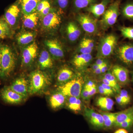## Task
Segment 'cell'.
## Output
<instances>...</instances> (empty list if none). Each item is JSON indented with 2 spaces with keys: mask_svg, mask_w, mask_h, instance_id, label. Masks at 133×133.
Masks as SVG:
<instances>
[{
  "mask_svg": "<svg viewBox=\"0 0 133 133\" xmlns=\"http://www.w3.org/2000/svg\"><path fill=\"white\" fill-rule=\"evenodd\" d=\"M50 83L49 77L40 70L32 72L29 81V94L31 95L41 92L47 88Z\"/></svg>",
  "mask_w": 133,
  "mask_h": 133,
  "instance_id": "cell-1",
  "label": "cell"
},
{
  "mask_svg": "<svg viewBox=\"0 0 133 133\" xmlns=\"http://www.w3.org/2000/svg\"><path fill=\"white\" fill-rule=\"evenodd\" d=\"M74 74L70 69L64 67L59 70L57 73V81L59 84L66 83L74 78Z\"/></svg>",
  "mask_w": 133,
  "mask_h": 133,
  "instance_id": "cell-20",
  "label": "cell"
},
{
  "mask_svg": "<svg viewBox=\"0 0 133 133\" xmlns=\"http://www.w3.org/2000/svg\"><path fill=\"white\" fill-rule=\"evenodd\" d=\"M36 36V33L35 32L24 31L18 35L17 40L19 45H28L34 41Z\"/></svg>",
  "mask_w": 133,
  "mask_h": 133,
  "instance_id": "cell-24",
  "label": "cell"
},
{
  "mask_svg": "<svg viewBox=\"0 0 133 133\" xmlns=\"http://www.w3.org/2000/svg\"><path fill=\"white\" fill-rule=\"evenodd\" d=\"M105 62H104V60L103 59H101V58H98L96 61V63H95V64H96L97 65H99L100 66V67L101 66H102L104 64Z\"/></svg>",
  "mask_w": 133,
  "mask_h": 133,
  "instance_id": "cell-49",
  "label": "cell"
},
{
  "mask_svg": "<svg viewBox=\"0 0 133 133\" xmlns=\"http://www.w3.org/2000/svg\"><path fill=\"white\" fill-rule=\"evenodd\" d=\"M100 68L101 69V73H104L108 70V66L107 64L105 63L102 66H101Z\"/></svg>",
  "mask_w": 133,
  "mask_h": 133,
  "instance_id": "cell-48",
  "label": "cell"
},
{
  "mask_svg": "<svg viewBox=\"0 0 133 133\" xmlns=\"http://www.w3.org/2000/svg\"><path fill=\"white\" fill-rule=\"evenodd\" d=\"M102 83H104V84H105L111 87H112V88L113 89V90H114L115 92H116L115 87V86L114 85L112 84V83H111V82H109L108 80L107 79L104 78V77H103V78H102Z\"/></svg>",
  "mask_w": 133,
  "mask_h": 133,
  "instance_id": "cell-46",
  "label": "cell"
},
{
  "mask_svg": "<svg viewBox=\"0 0 133 133\" xmlns=\"http://www.w3.org/2000/svg\"><path fill=\"white\" fill-rule=\"evenodd\" d=\"M99 92L102 95H105V96H109V95L108 92L105 90L104 88L101 85H99L98 88Z\"/></svg>",
  "mask_w": 133,
  "mask_h": 133,
  "instance_id": "cell-45",
  "label": "cell"
},
{
  "mask_svg": "<svg viewBox=\"0 0 133 133\" xmlns=\"http://www.w3.org/2000/svg\"><path fill=\"white\" fill-rule=\"evenodd\" d=\"M67 97L58 91L52 94L49 99L50 106L52 109H56L62 107L66 102Z\"/></svg>",
  "mask_w": 133,
  "mask_h": 133,
  "instance_id": "cell-18",
  "label": "cell"
},
{
  "mask_svg": "<svg viewBox=\"0 0 133 133\" xmlns=\"http://www.w3.org/2000/svg\"><path fill=\"white\" fill-rule=\"evenodd\" d=\"M100 67V66H99V65H97L96 64H94L92 66V69L94 71L95 70H96V69H98V68H99Z\"/></svg>",
  "mask_w": 133,
  "mask_h": 133,
  "instance_id": "cell-52",
  "label": "cell"
},
{
  "mask_svg": "<svg viewBox=\"0 0 133 133\" xmlns=\"http://www.w3.org/2000/svg\"><path fill=\"white\" fill-rule=\"evenodd\" d=\"M58 6L60 9L64 10L68 7L69 0H56Z\"/></svg>",
  "mask_w": 133,
  "mask_h": 133,
  "instance_id": "cell-38",
  "label": "cell"
},
{
  "mask_svg": "<svg viewBox=\"0 0 133 133\" xmlns=\"http://www.w3.org/2000/svg\"><path fill=\"white\" fill-rule=\"evenodd\" d=\"M94 72L96 74H102V73H101V69L100 67H99V68L96 69L94 71Z\"/></svg>",
  "mask_w": 133,
  "mask_h": 133,
  "instance_id": "cell-51",
  "label": "cell"
},
{
  "mask_svg": "<svg viewBox=\"0 0 133 133\" xmlns=\"http://www.w3.org/2000/svg\"><path fill=\"white\" fill-rule=\"evenodd\" d=\"M12 90L26 98L29 94V81L23 77L16 79L9 87Z\"/></svg>",
  "mask_w": 133,
  "mask_h": 133,
  "instance_id": "cell-14",
  "label": "cell"
},
{
  "mask_svg": "<svg viewBox=\"0 0 133 133\" xmlns=\"http://www.w3.org/2000/svg\"><path fill=\"white\" fill-rule=\"evenodd\" d=\"M1 95L5 102L12 104L21 103L26 98L12 90L9 87L3 88L1 91Z\"/></svg>",
  "mask_w": 133,
  "mask_h": 133,
  "instance_id": "cell-9",
  "label": "cell"
},
{
  "mask_svg": "<svg viewBox=\"0 0 133 133\" xmlns=\"http://www.w3.org/2000/svg\"><path fill=\"white\" fill-rule=\"evenodd\" d=\"M118 94L120 95L125 102L126 105L128 104L131 101V98L128 91L125 90H121Z\"/></svg>",
  "mask_w": 133,
  "mask_h": 133,
  "instance_id": "cell-34",
  "label": "cell"
},
{
  "mask_svg": "<svg viewBox=\"0 0 133 133\" xmlns=\"http://www.w3.org/2000/svg\"><path fill=\"white\" fill-rule=\"evenodd\" d=\"M1 47L2 45L0 44V71H1V61L2 57Z\"/></svg>",
  "mask_w": 133,
  "mask_h": 133,
  "instance_id": "cell-53",
  "label": "cell"
},
{
  "mask_svg": "<svg viewBox=\"0 0 133 133\" xmlns=\"http://www.w3.org/2000/svg\"><path fill=\"white\" fill-rule=\"evenodd\" d=\"M51 9L50 4H49L48 6H46L39 14H38V15L43 18V17L48 15L50 12H51Z\"/></svg>",
  "mask_w": 133,
  "mask_h": 133,
  "instance_id": "cell-39",
  "label": "cell"
},
{
  "mask_svg": "<svg viewBox=\"0 0 133 133\" xmlns=\"http://www.w3.org/2000/svg\"><path fill=\"white\" fill-rule=\"evenodd\" d=\"M21 12L19 5L15 3L11 5L6 10L4 18L10 27L16 24Z\"/></svg>",
  "mask_w": 133,
  "mask_h": 133,
  "instance_id": "cell-13",
  "label": "cell"
},
{
  "mask_svg": "<svg viewBox=\"0 0 133 133\" xmlns=\"http://www.w3.org/2000/svg\"><path fill=\"white\" fill-rule=\"evenodd\" d=\"M114 74L120 85H125L129 83V71L127 68L120 65H115L112 69Z\"/></svg>",
  "mask_w": 133,
  "mask_h": 133,
  "instance_id": "cell-10",
  "label": "cell"
},
{
  "mask_svg": "<svg viewBox=\"0 0 133 133\" xmlns=\"http://www.w3.org/2000/svg\"><path fill=\"white\" fill-rule=\"evenodd\" d=\"M96 87L95 83L92 81H89L88 83H87L84 87L87 90L89 91L90 90L91 88H92V87Z\"/></svg>",
  "mask_w": 133,
  "mask_h": 133,
  "instance_id": "cell-44",
  "label": "cell"
},
{
  "mask_svg": "<svg viewBox=\"0 0 133 133\" xmlns=\"http://www.w3.org/2000/svg\"><path fill=\"white\" fill-rule=\"evenodd\" d=\"M38 46L34 42L26 46L22 52V64L25 66L31 65L36 57Z\"/></svg>",
  "mask_w": 133,
  "mask_h": 133,
  "instance_id": "cell-7",
  "label": "cell"
},
{
  "mask_svg": "<svg viewBox=\"0 0 133 133\" xmlns=\"http://www.w3.org/2000/svg\"><path fill=\"white\" fill-rule=\"evenodd\" d=\"M81 42L92 49H93L94 47V42L90 38H84L81 41Z\"/></svg>",
  "mask_w": 133,
  "mask_h": 133,
  "instance_id": "cell-40",
  "label": "cell"
},
{
  "mask_svg": "<svg viewBox=\"0 0 133 133\" xmlns=\"http://www.w3.org/2000/svg\"><path fill=\"white\" fill-rule=\"evenodd\" d=\"M67 36L70 41L74 42L78 39L81 34V31L78 26L73 22H70L66 27Z\"/></svg>",
  "mask_w": 133,
  "mask_h": 133,
  "instance_id": "cell-21",
  "label": "cell"
},
{
  "mask_svg": "<svg viewBox=\"0 0 133 133\" xmlns=\"http://www.w3.org/2000/svg\"><path fill=\"white\" fill-rule=\"evenodd\" d=\"M38 64L42 70L50 69L53 66L52 57L47 51L44 50L41 52L38 59Z\"/></svg>",
  "mask_w": 133,
  "mask_h": 133,
  "instance_id": "cell-19",
  "label": "cell"
},
{
  "mask_svg": "<svg viewBox=\"0 0 133 133\" xmlns=\"http://www.w3.org/2000/svg\"><path fill=\"white\" fill-rule=\"evenodd\" d=\"M111 2V0H101L98 3H96L91 4L85 9L95 18H98L103 15Z\"/></svg>",
  "mask_w": 133,
  "mask_h": 133,
  "instance_id": "cell-16",
  "label": "cell"
},
{
  "mask_svg": "<svg viewBox=\"0 0 133 133\" xmlns=\"http://www.w3.org/2000/svg\"><path fill=\"white\" fill-rule=\"evenodd\" d=\"M38 0H20L21 11L24 15L36 12Z\"/></svg>",
  "mask_w": 133,
  "mask_h": 133,
  "instance_id": "cell-17",
  "label": "cell"
},
{
  "mask_svg": "<svg viewBox=\"0 0 133 133\" xmlns=\"http://www.w3.org/2000/svg\"><path fill=\"white\" fill-rule=\"evenodd\" d=\"M93 49L90 48L88 46L81 42L79 47V51L80 53L84 54H91Z\"/></svg>",
  "mask_w": 133,
  "mask_h": 133,
  "instance_id": "cell-36",
  "label": "cell"
},
{
  "mask_svg": "<svg viewBox=\"0 0 133 133\" xmlns=\"http://www.w3.org/2000/svg\"><path fill=\"white\" fill-rule=\"evenodd\" d=\"M120 30L124 38L133 40V27H122Z\"/></svg>",
  "mask_w": 133,
  "mask_h": 133,
  "instance_id": "cell-33",
  "label": "cell"
},
{
  "mask_svg": "<svg viewBox=\"0 0 133 133\" xmlns=\"http://www.w3.org/2000/svg\"><path fill=\"white\" fill-rule=\"evenodd\" d=\"M114 133H128V132L127 129L124 128H121L115 131Z\"/></svg>",
  "mask_w": 133,
  "mask_h": 133,
  "instance_id": "cell-50",
  "label": "cell"
},
{
  "mask_svg": "<svg viewBox=\"0 0 133 133\" xmlns=\"http://www.w3.org/2000/svg\"><path fill=\"white\" fill-rule=\"evenodd\" d=\"M100 114L102 115L104 119V127L110 128L113 126H114L116 121L117 112H101Z\"/></svg>",
  "mask_w": 133,
  "mask_h": 133,
  "instance_id": "cell-29",
  "label": "cell"
},
{
  "mask_svg": "<svg viewBox=\"0 0 133 133\" xmlns=\"http://www.w3.org/2000/svg\"><path fill=\"white\" fill-rule=\"evenodd\" d=\"M84 114L93 126L98 128L104 127V119L101 114L90 108H85Z\"/></svg>",
  "mask_w": 133,
  "mask_h": 133,
  "instance_id": "cell-12",
  "label": "cell"
},
{
  "mask_svg": "<svg viewBox=\"0 0 133 133\" xmlns=\"http://www.w3.org/2000/svg\"><path fill=\"white\" fill-rule=\"evenodd\" d=\"M83 83L82 78H74L66 83L59 85L58 90L67 97H74L79 98L83 89Z\"/></svg>",
  "mask_w": 133,
  "mask_h": 133,
  "instance_id": "cell-3",
  "label": "cell"
},
{
  "mask_svg": "<svg viewBox=\"0 0 133 133\" xmlns=\"http://www.w3.org/2000/svg\"><path fill=\"white\" fill-rule=\"evenodd\" d=\"M97 105L104 111H108L112 109L114 105V101L108 97H101L98 98L96 102Z\"/></svg>",
  "mask_w": 133,
  "mask_h": 133,
  "instance_id": "cell-27",
  "label": "cell"
},
{
  "mask_svg": "<svg viewBox=\"0 0 133 133\" xmlns=\"http://www.w3.org/2000/svg\"><path fill=\"white\" fill-rule=\"evenodd\" d=\"M88 91V92H89V95H90V97H91L92 96L95 95V94L97 92V88H96V86L95 87H92V88H91L90 90Z\"/></svg>",
  "mask_w": 133,
  "mask_h": 133,
  "instance_id": "cell-47",
  "label": "cell"
},
{
  "mask_svg": "<svg viewBox=\"0 0 133 133\" xmlns=\"http://www.w3.org/2000/svg\"><path fill=\"white\" fill-rule=\"evenodd\" d=\"M101 85L108 92L109 96L113 95L114 94V92H115L114 90L111 87L109 86L108 85H107L105 84H104L103 83L101 84Z\"/></svg>",
  "mask_w": 133,
  "mask_h": 133,
  "instance_id": "cell-41",
  "label": "cell"
},
{
  "mask_svg": "<svg viewBox=\"0 0 133 133\" xmlns=\"http://www.w3.org/2000/svg\"><path fill=\"white\" fill-rule=\"evenodd\" d=\"M45 44L51 55L57 59L62 58L64 56V52L62 45L56 39H50L46 40Z\"/></svg>",
  "mask_w": 133,
  "mask_h": 133,
  "instance_id": "cell-11",
  "label": "cell"
},
{
  "mask_svg": "<svg viewBox=\"0 0 133 133\" xmlns=\"http://www.w3.org/2000/svg\"><path fill=\"white\" fill-rule=\"evenodd\" d=\"M117 42V37L112 34L105 37L101 42L98 48V57L103 58L110 56L114 51Z\"/></svg>",
  "mask_w": 133,
  "mask_h": 133,
  "instance_id": "cell-5",
  "label": "cell"
},
{
  "mask_svg": "<svg viewBox=\"0 0 133 133\" xmlns=\"http://www.w3.org/2000/svg\"><path fill=\"white\" fill-rule=\"evenodd\" d=\"M50 4L49 0H41L39 1L36 8V12L39 14L46 6Z\"/></svg>",
  "mask_w": 133,
  "mask_h": 133,
  "instance_id": "cell-37",
  "label": "cell"
},
{
  "mask_svg": "<svg viewBox=\"0 0 133 133\" xmlns=\"http://www.w3.org/2000/svg\"><path fill=\"white\" fill-rule=\"evenodd\" d=\"M103 77L107 79L109 82L114 85L115 87L116 92L118 93L121 90V87L118 83L114 74L111 72L109 71L105 74Z\"/></svg>",
  "mask_w": 133,
  "mask_h": 133,
  "instance_id": "cell-32",
  "label": "cell"
},
{
  "mask_svg": "<svg viewBox=\"0 0 133 133\" xmlns=\"http://www.w3.org/2000/svg\"><path fill=\"white\" fill-rule=\"evenodd\" d=\"M120 11L124 18L133 20V0L128 1L121 5Z\"/></svg>",
  "mask_w": 133,
  "mask_h": 133,
  "instance_id": "cell-26",
  "label": "cell"
},
{
  "mask_svg": "<svg viewBox=\"0 0 133 133\" xmlns=\"http://www.w3.org/2000/svg\"><path fill=\"white\" fill-rule=\"evenodd\" d=\"M116 55L119 60L127 66L133 65V43H125L117 48Z\"/></svg>",
  "mask_w": 133,
  "mask_h": 133,
  "instance_id": "cell-6",
  "label": "cell"
},
{
  "mask_svg": "<svg viewBox=\"0 0 133 133\" xmlns=\"http://www.w3.org/2000/svg\"><path fill=\"white\" fill-rule=\"evenodd\" d=\"M96 3V0H73V6L76 10L85 9L91 4Z\"/></svg>",
  "mask_w": 133,
  "mask_h": 133,
  "instance_id": "cell-31",
  "label": "cell"
},
{
  "mask_svg": "<svg viewBox=\"0 0 133 133\" xmlns=\"http://www.w3.org/2000/svg\"><path fill=\"white\" fill-rule=\"evenodd\" d=\"M77 20L83 29L87 33H95L97 30V22L94 18L90 15L80 14L78 15Z\"/></svg>",
  "mask_w": 133,
  "mask_h": 133,
  "instance_id": "cell-8",
  "label": "cell"
},
{
  "mask_svg": "<svg viewBox=\"0 0 133 133\" xmlns=\"http://www.w3.org/2000/svg\"><path fill=\"white\" fill-rule=\"evenodd\" d=\"M61 23V19L56 12L51 11L42 18L43 26L47 29L57 28Z\"/></svg>",
  "mask_w": 133,
  "mask_h": 133,
  "instance_id": "cell-15",
  "label": "cell"
},
{
  "mask_svg": "<svg viewBox=\"0 0 133 133\" xmlns=\"http://www.w3.org/2000/svg\"><path fill=\"white\" fill-rule=\"evenodd\" d=\"M132 81L133 83V74H132Z\"/></svg>",
  "mask_w": 133,
  "mask_h": 133,
  "instance_id": "cell-54",
  "label": "cell"
},
{
  "mask_svg": "<svg viewBox=\"0 0 133 133\" xmlns=\"http://www.w3.org/2000/svg\"><path fill=\"white\" fill-rule=\"evenodd\" d=\"M38 1H41V0H38Z\"/></svg>",
  "mask_w": 133,
  "mask_h": 133,
  "instance_id": "cell-55",
  "label": "cell"
},
{
  "mask_svg": "<svg viewBox=\"0 0 133 133\" xmlns=\"http://www.w3.org/2000/svg\"><path fill=\"white\" fill-rule=\"evenodd\" d=\"M66 104L69 109L72 111L79 112L81 109V101L79 98L74 97H67Z\"/></svg>",
  "mask_w": 133,
  "mask_h": 133,
  "instance_id": "cell-28",
  "label": "cell"
},
{
  "mask_svg": "<svg viewBox=\"0 0 133 133\" xmlns=\"http://www.w3.org/2000/svg\"><path fill=\"white\" fill-rule=\"evenodd\" d=\"M122 0H116L110 3L102 15L101 23L104 28L114 25L120 14V8Z\"/></svg>",
  "mask_w": 133,
  "mask_h": 133,
  "instance_id": "cell-4",
  "label": "cell"
},
{
  "mask_svg": "<svg viewBox=\"0 0 133 133\" xmlns=\"http://www.w3.org/2000/svg\"><path fill=\"white\" fill-rule=\"evenodd\" d=\"M11 27L4 17L0 19V38H5L11 35Z\"/></svg>",
  "mask_w": 133,
  "mask_h": 133,
  "instance_id": "cell-30",
  "label": "cell"
},
{
  "mask_svg": "<svg viewBox=\"0 0 133 133\" xmlns=\"http://www.w3.org/2000/svg\"><path fill=\"white\" fill-rule=\"evenodd\" d=\"M80 96H81V97L84 100H88L90 98L88 90L84 87L82 89Z\"/></svg>",
  "mask_w": 133,
  "mask_h": 133,
  "instance_id": "cell-42",
  "label": "cell"
},
{
  "mask_svg": "<svg viewBox=\"0 0 133 133\" xmlns=\"http://www.w3.org/2000/svg\"><path fill=\"white\" fill-rule=\"evenodd\" d=\"M133 116V106L127 109L117 112L114 126L118 127L120 124Z\"/></svg>",
  "mask_w": 133,
  "mask_h": 133,
  "instance_id": "cell-25",
  "label": "cell"
},
{
  "mask_svg": "<svg viewBox=\"0 0 133 133\" xmlns=\"http://www.w3.org/2000/svg\"><path fill=\"white\" fill-rule=\"evenodd\" d=\"M115 99H116V102L120 105L123 106L126 105L125 102L118 94H117L115 97Z\"/></svg>",
  "mask_w": 133,
  "mask_h": 133,
  "instance_id": "cell-43",
  "label": "cell"
},
{
  "mask_svg": "<svg viewBox=\"0 0 133 133\" xmlns=\"http://www.w3.org/2000/svg\"><path fill=\"white\" fill-rule=\"evenodd\" d=\"M91 54H80L77 55L73 58V64L77 68H81L86 66L92 59Z\"/></svg>",
  "mask_w": 133,
  "mask_h": 133,
  "instance_id": "cell-22",
  "label": "cell"
},
{
  "mask_svg": "<svg viewBox=\"0 0 133 133\" xmlns=\"http://www.w3.org/2000/svg\"><path fill=\"white\" fill-rule=\"evenodd\" d=\"M1 51L0 77L5 78L10 76L14 71L16 58L12 50L7 45H2Z\"/></svg>",
  "mask_w": 133,
  "mask_h": 133,
  "instance_id": "cell-2",
  "label": "cell"
},
{
  "mask_svg": "<svg viewBox=\"0 0 133 133\" xmlns=\"http://www.w3.org/2000/svg\"><path fill=\"white\" fill-rule=\"evenodd\" d=\"M38 19V15L36 12L27 15H24L23 19V25L26 28L33 29L37 25Z\"/></svg>",
  "mask_w": 133,
  "mask_h": 133,
  "instance_id": "cell-23",
  "label": "cell"
},
{
  "mask_svg": "<svg viewBox=\"0 0 133 133\" xmlns=\"http://www.w3.org/2000/svg\"><path fill=\"white\" fill-rule=\"evenodd\" d=\"M133 126V116L120 124L118 127L127 129L131 128Z\"/></svg>",
  "mask_w": 133,
  "mask_h": 133,
  "instance_id": "cell-35",
  "label": "cell"
}]
</instances>
